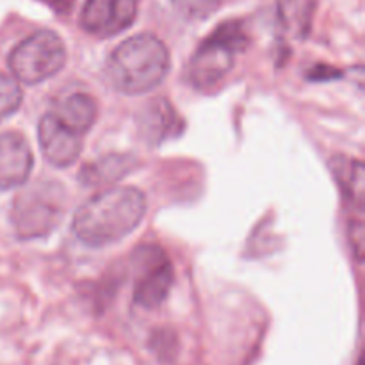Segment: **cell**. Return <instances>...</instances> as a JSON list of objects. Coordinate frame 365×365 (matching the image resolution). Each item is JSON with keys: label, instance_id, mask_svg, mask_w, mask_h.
I'll return each mask as SVG.
<instances>
[{"label": "cell", "instance_id": "13", "mask_svg": "<svg viewBox=\"0 0 365 365\" xmlns=\"http://www.w3.org/2000/svg\"><path fill=\"white\" fill-rule=\"evenodd\" d=\"M173 109L164 100L150 106V110L146 113V130H148V138L157 139L164 138V134L168 135V128L173 127Z\"/></svg>", "mask_w": 365, "mask_h": 365}, {"label": "cell", "instance_id": "5", "mask_svg": "<svg viewBox=\"0 0 365 365\" xmlns=\"http://www.w3.org/2000/svg\"><path fill=\"white\" fill-rule=\"evenodd\" d=\"M139 274L134 287V302L141 309L153 310L164 303L173 287L175 273L163 250L155 246H146L139 250Z\"/></svg>", "mask_w": 365, "mask_h": 365}, {"label": "cell", "instance_id": "4", "mask_svg": "<svg viewBox=\"0 0 365 365\" xmlns=\"http://www.w3.org/2000/svg\"><path fill=\"white\" fill-rule=\"evenodd\" d=\"M66 63V48L53 31L34 32L18 43L9 53V70L18 82L27 86L41 84L59 73Z\"/></svg>", "mask_w": 365, "mask_h": 365}, {"label": "cell", "instance_id": "14", "mask_svg": "<svg viewBox=\"0 0 365 365\" xmlns=\"http://www.w3.org/2000/svg\"><path fill=\"white\" fill-rule=\"evenodd\" d=\"M171 4L185 20H205L216 13L221 0H171Z\"/></svg>", "mask_w": 365, "mask_h": 365}, {"label": "cell", "instance_id": "11", "mask_svg": "<svg viewBox=\"0 0 365 365\" xmlns=\"http://www.w3.org/2000/svg\"><path fill=\"white\" fill-rule=\"evenodd\" d=\"M316 0H277L278 21L289 36L305 39L312 27Z\"/></svg>", "mask_w": 365, "mask_h": 365}, {"label": "cell", "instance_id": "9", "mask_svg": "<svg viewBox=\"0 0 365 365\" xmlns=\"http://www.w3.org/2000/svg\"><path fill=\"white\" fill-rule=\"evenodd\" d=\"M34 166V153L27 139L18 132L0 134V189L20 187L29 180Z\"/></svg>", "mask_w": 365, "mask_h": 365}, {"label": "cell", "instance_id": "3", "mask_svg": "<svg viewBox=\"0 0 365 365\" xmlns=\"http://www.w3.org/2000/svg\"><path fill=\"white\" fill-rule=\"evenodd\" d=\"M248 45L245 31L235 21L217 27L195 52L189 63V81L200 91H209L232 71L235 56Z\"/></svg>", "mask_w": 365, "mask_h": 365}, {"label": "cell", "instance_id": "6", "mask_svg": "<svg viewBox=\"0 0 365 365\" xmlns=\"http://www.w3.org/2000/svg\"><path fill=\"white\" fill-rule=\"evenodd\" d=\"M135 0H86L81 13V25L95 36H114L134 21Z\"/></svg>", "mask_w": 365, "mask_h": 365}, {"label": "cell", "instance_id": "7", "mask_svg": "<svg viewBox=\"0 0 365 365\" xmlns=\"http://www.w3.org/2000/svg\"><path fill=\"white\" fill-rule=\"evenodd\" d=\"M38 138L43 155L52 166L68 168L77 163L82 152V135L64 127L52 113L39 121Z\"/></svg>", "mask_w": 365, "mask_h": 365}, {"label": "cell", "instance_id": "1", "mask_svg": "<svg viewBox=\"0 0 365 365\" xmlns=\"http://www.w3.org/2000/svg\"><path fill=\"white\" fill-rule=\"evenodd\" d=\"M146 214V196L132 185L107 189L84 203L73 216V234L89 248L113 245L139 227Z\"/></svg>", "mask_w": 365, "mask_h": 365}, {"label": "cell", "instance_id": "10", "mask_svg": "<svg viewBox=\"0 0 365 365\" xmlns=\"http://www.w3.org/2000/svg\"><path fill=\"white\" fill-rule=\"evenodd\" d=\"M52 114L64 127L82 135L93 127L98 110H96V102L91 96L84 95V93H75V95L61 100Z\"/></svg>", "mask_w": 365, "mask_h": 365}, {"label": "cell", "instance_id": "8", "mask_svg": "<svg viewBox=\"0 0 365 365\" xmlns=\"http://www.w3.org/2000/svg\"><path fill=\"white\" fill-rule=\"evenodd\" d=\"M59 207L53 203L50 195L41 192H25L14 202L13 220L21 237H38L45 235L56 227Z\"/></svg>", "mask_w": 365, "mask_h": 365}, {"label": "cell", "instance_id": "2", "mask_svg": "<svg viewBox=\"0 0 365 365\" xmlns=\"http://www.w3.org/2000/svg\"><path fill=\"white\" fill-rule=\"evenodd\" d=\"M170 71V52L157 36L143 32L113 50L106 77L123 95H143L160 86Z\"/></svg>", "mask_w": 365, "mask_h": 365}, {"label": "cell", "instance_id": "12", "mask_svg": "<svg viewBox=\"0 0 365 365\" xmlns=\"http://www.w3.org/2000/svg\"><path fill=\"white\" fill-rule=\"evenodd\" d=\"M24 93H21L20 82L4 71H0V121L13 116L21 106Z\"/></svg>", "mask_w": 365, "mask_h": 365}]
</instances>
